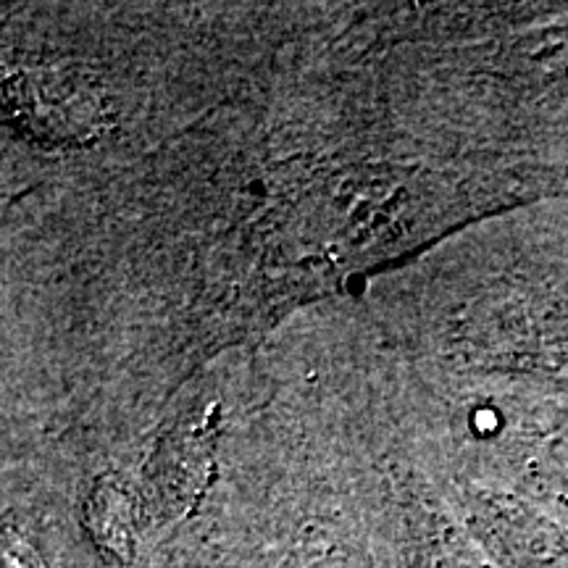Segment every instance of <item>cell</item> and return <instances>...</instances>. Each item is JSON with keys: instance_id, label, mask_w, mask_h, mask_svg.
Wrapping results in <instances>:
<instances>
[{"instance_id": "8992f818", "label": "cell", "mask_w": 568, "mask_h": 568, "mask_svg": "<svg viewBox=\"0 0 568 568\" xmlns=\"http://www.w3.org/2000/svg\"><path fill=\"white\" fill-rule=\"evenodd\" d=\"M3 568H51L38 545L11 518L3 524Z\"/></svg>"}, {"instance_id": "3957f363", "label": "cell", "mask_w": 568, "mask_h": 568, "mask_svg": "<svg viewBox=\"0 0 568 568\" xmlns=\"http://www.w3.org/2000/svg\"><path fill=\"white\" fill-rule=\"evenodd\" d=\"M80 524L95 556L111 568H130L145 535L138 479L103 471L90 481L80 503Z\"/></svg>"}, {"instance_id": "277c9868", "label": "cell", "mask_w": 568, "mask_h": 568, "mask_svg": "<svg viewBox=\"0 0 568 568\" xmlns=\"http://www.w3.org/2000/svg\"><path fill=\"white\" fill-rule=\"evenodd\" d=\"M389 506L403 568H481L445 516L414 489V481H400Z\"/></svg>"}, {"instance_id": "6da1fadb", "label": "cell", "mask_w": 568, "mask_h": 568, "mask_svg": "<svg viewBox=\"0 0 568 568\" xmlns=\"http://www.w3.org/2000/svg\"><path fill=\"white\" fill-rule=\"evenodd\" d=\"M213 464L211 422L205 414L182 418L155 445L138 481L145 531L180 521L209 487Z\"/></svg>"}, {"instance_id": "5b68a950", "label": "cell", "mask_w": 568, "mask_h": 568, "mask_svg": "<svg viewBox=\"0 0 568 568\" xmlns=\"http://www.w3.org/2000/svg\"><path fill=\"white\" fill-rule=\"evenodd\" d=\"M261 568H374L366 552L337 529L303 524L287 539L274 545Z\"/></svg>"}, {"instance_id": "7a4b0ae2", "label": "cell", "mask_w": 568, "mask_h": 568, "mask_svg": "<svg viewBox=\"0 0 568 568\" xmlns=\"http://www.w3.org/2000/svg\"><path fill=\"white\" fill-rule=\"evenodd\" d=\"M6 103L30 132L51 142L90 138L103 124V95L80 69H17L6 84Z\"/></svg>"}]
</instances>
